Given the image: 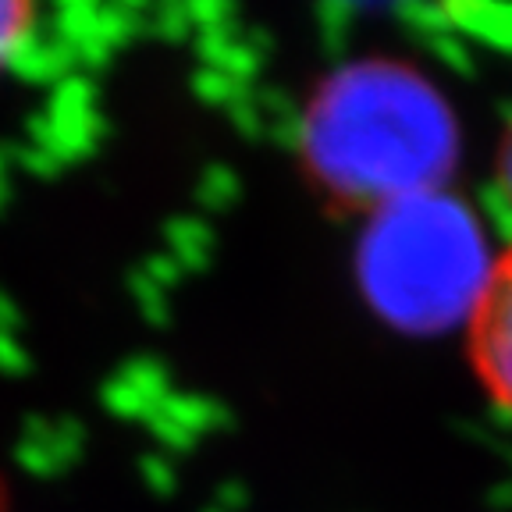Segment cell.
Masks as SVG:
<instances>
[{
	"mask_svg": "<svg viewBox=\"0 0 512 512\" xmlns=\"http://www.w3.org/2000/svg\"><path fill=\"white\" fill-rule=\"evenodd\" d=\"M299 150L338 200L384 203L448 189L463 136L448 96L399 61H349L320 82L299 121Z\"/></svg>",
	"mask_w": 512,
	"mask_h": 512,
	"instance_id": "cell-1",
	"label": "cell"
},
{
	"mask_svg": "<svg viewBox=\"0 0 512 512\" xmlns=\"http://www.w3.org/2000/svg\"><path fill=\"white\" fill-rule=\"evenodd\" d=\"M498 271V242L484 214L448 189L370 210L356 239L363 299L402 335H445L477 324Z\"/></svg>",
	"mask_w": 512,
	"mask_h": 512,
	"instance_id": "cell-2",
	"label": "cell"
},
{
	"mask_svg": "<svg viewBox=\"0 0 512 512\" xmlns=\"http://www.w3.org/2000/svg\"><path fill=\"white\" fill-rule=\"evenodd\" d=\"M473 349L495 402L512 416V249L502 260L488 306L473 324Z\"/></svg>",
	"mask_w": 512,
	"mask_h": 512,
	"instance_id": "cell-3",
	"label": "cell"
},
{
	"mask_svg": "<svg viewBox=\"0 0 512 512\" xmlns=\"http://www.w3.org/2000/svg\"><path fill=\"white\" fill-rule=\"evenodd\" d=\"M100 139V111H96L93 89L82 79H64L54 89L43 118L32 125V143H40L57 160L79 157Z\"/></svg>",
	"mask_w": 512,
	"mask_h": 512,
	"instance_id": "cell-4",
	"label": "cell"
},
{
	"mask_svg": "<svg viewBox=\"0 0 512 512\" xmlns=\"http://www.w3.org/2000/svg\"><path fill=\"white\" fill-rule=\"evenodd\" d=\"M153 434L168 448H185L207 431H217L224 424V413L214 399H200V395H178L171 392L164 406L150 416Z\"/></svg>",
	"mask_w": 512,
	"mask_h": 512,
	"instance_id": "cell-5",
	"label": "cell"
},
{
	"mask_svg": "<svg viewBox=\"0 0 512 512\" xmlns=\"http://www.w3.org/2000/svg\"><path fill=\"white\" fill-rule=\"evenodd\" d=\"M82 434L75 424H32L22 441V463L36 473H57L79 456Z\"/></svg>",
	"mask_w": 512,
	"mask_h": 512,
	"instance_id": "cell-6",
	"label": "cell"
},
{
	"mask_svg": "<svg viewBox=\"0 0 512 512\" xmlns=\"http://www.w3.org/2000/svg\"><path fill=\"white\" fill-rule=\"evenodd\" d=\"M72 64H75V54L57 40L54 32L32 29L11 68H15L18 75H25L29 82H54V86H61L64 79H72V75H68Z\"/></svg>",
	"mask_w": 512,
	"mask_h": 512,
	"instance_id": "cell-7",
	"label": "cell"
},
{
	"mask_svg": "<svg viewBox=\"0 0 512 512\" xmlns=\"http://www.w3.org/2000/svg\"><path fill=\"white\" fill-rule=\"evenodd\" d=\"M448 18L463 36L491 43L498 50H512V8L502 4H456L448 8Z\"/></svg>",
	"mask_w": 512,
	"mask_h": 512,
	"instance_id": "cell-8",
	"label": "cell"
},
{
	"mask_svg": "<svg viewBox=\"0 0 512 512\" xmlns=\"http://www.w3.org/2000/svg\"><path fill=\"white\" fill-rule=\"evenodd\" d=\"M210 249H214V235L200 217H178L168 224V256L182 271L207 264Z\"/></svg>",
	"mask_w": 512,
	"mask_h": 512,
	"instance_id": "cell-9",
	"label": "cell"
},
{
	"mask_svg": "<svg viewBox=\"0 0 512 512\" xmlns=\"http://www.w3.org/2000/svg\"><path fill=\"white\" fill-rule=\"evenodd\" d=\"M32 32V11L25 4H4L0 0V68L15 64L22 43Z\"/></svg>",
	"mask_w": 512,
	"mask_h": 512,
	"instance_id": "cell-10",
	"label": "cell"
},
{
	"mask_svg": "<svg viewBox=\"0 0 512 512\" xmlns=\"http://www.w3.org/2000/svg\"><path fill=\"white\" fill-rule=\"evenodd\" d=\"M239 200V178H235L232 168H210L207 175L200 178V203L210 210H224Z\"/></svg>",
	"mask_w": 512,
	"mask_h": 512,
	"instance_id": "cell-11",
	"label": "cell"
},
{
	"mask_svg": "<svg viewBox=\"0 0 512 512\" xmlns=\"http://www.w3.org/2000/svg\"><path fill=\"white\" fill-rule=\"evenodd\" d=\"M132 296H136L139 310L146 313L150 320H164V313H168V288H160L153 278H146V274H136L132 278Z\"/></svg>",
	"mask_w": 512,
	"mask_h": 512,
	"instance_id": "cell-12",
	"label": "cell"
},
{
	"mask_svg": "<svg viewBox=\"0 0 512 512\" xmlns=\"http://www.w3.org/2000/svg\"><path fill=\"white\" fill-rule=\"evenodd\" d=\"M25 352L22 345L15 342V335L11 331H0V370H11V374H18V370H25Z\"/></svg>",
	"mask_w": 512,
	"mask_h": 512,
	"instance_id": "cell-13",
	"label": "cell"
},
{
	"mask_svg": "<svg viewBox=\"0 0 512 512\" xmlns=\"http://www.w3.org/2000/svg\"><path fill=\"white\" fill-rule=\"evenodd\" d=\"M143 473L150 477V484L157 491H168V488H175V470H171V459H164V456H150L143 463Z\"/></svg>",
	"mask_w": 512,
	"mask_h": 512,
	"instance_id": "cell-14",
	"label": "cell"
},
{
	"mask_svg": "<svg viewBox=\"0 0 512 512\" xmlns=\"http://www.w3.org/2000/svg\"><path fill=\"white\" fill-rule=\"evenodd\" d=\"M498 189L505 192L512 200V128H509V139H505V153H502V182H498Z\"/></svg>",
	"mask_w": 512,
	"mask_h": 512,
	"instance_id": "cell-15",
	"label": "cell"
},
{
	"mask_svg": "<svg viewBox=\"0 0 512 512\" xmlns=\"http://www.w3.org/2000/svg\"><path fill=\"white\" fill-rule=\"evenodd\" d=\"M4 196H8V189H4V182H0V203H4Z\"/></svg>",
	"mask_w": 512,
	"mask_h": 512,
	"instance_id": "cell-16",
	"label": "cell"
}]
</instances>
